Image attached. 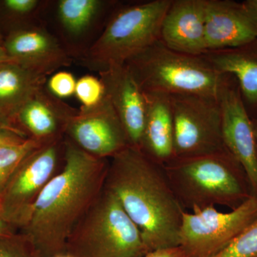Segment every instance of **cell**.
Returning a JSON list of instances; mask_svg holds the SVG:
<instances>
[{
    "label": "cell",
    "instance_id": "1",
    "mask_svg": "<svg viewBox=\"0 0 257 257\" xmlns=\"http://www.w3.org/2000/svg\"><path fill=\"white\" fill-rule=\"evenodd\" d=\"M109 165V159L92 156L64 136L63 165L20 231L40 257L66 253L69 236L104 190Z\"/></svg>",
    "mask_w": 257,
    "mask_h": 257
},
{
    "label": "cell",
    "instance_id": "18",
    "mask_svg": "<svg viewBox=\"0 0 257 257\" xmlns=\"http://www.w3.org/2000/svg\"><path fill=\"white\" fill-rule=\"evenodd\" d=\"M219 73L234 75L243 105L251 119L257 118V38L241 46L209 50L202 55Z\"/></svg>",
    "mask_w": 257,
    "mask_h": 257
},
{
    "label": "cell",
    "instance_id": "5",
    "mask_svg": "<svg viewBox=\"0 0 257 257\" xmlns=\"http://www.w3.org/2000/svg\"><path fill=\"white\" fill-rule=\"evenodd\" d=\"M145 92L216 96L222 74L202 56L171 50L161 40L124 64Z\"/></svg>",
    "mask_w": 257,
    "mask_h": 257
},
{
    "label": "cell",
    "instance_id": "23",
    "mask_svg": "<svg viewBox=\"0 0 257 257\" xmlns=\"http://www.w3.org/2000/svg\"><path fill=\"white\" fill-rule=\"evenodd\" d=\"M75 96L84 107L99 104L105 96V89L101 79L93 75L83 76L77 81Z\"/></svg>",
    "mask_w": 257,
    "mask_h": 257
},
{
    "label": "cell",
    "instance_id": "30",
    "mask_svg": "<svg viewBox=\"0 0 257 257\" xmlns=\"http://www.w3.org/2000/svg\"><path fill=\"white\" fill-rule=\"evenodd\" d=\"M16 233V230L13 229L0 214V236H8Z\"/></svg>",
    "mask_w": 257,
    "mask_h": 257
},
{
    "label": "cell",
    "instance_id": "24",
    "mask_svg": "<svg viewBox=\"0 0 257 257\" xmlns=\"http://www.w3.org/2000/svg\"><path fill=\"white\" fill-rule=\"evenodd\" d=\"M0 257H40L21 233L0 236Z\"/></svg>",
    "mask_w": 257,
    "mask_h": 257
},
{
    "label": "cell",
    "instance_id": "35",
    "mask_svg": "<svg viewBox=\"0 0 257 257\" xmlns=\"http://www.w3.org/2000/svg\"><path fill=\"white\" fill-rule=\"evenodd\" d=\"M3 44H4V42L3 41V37H2V35H0V45L3 46Z\"/></svg>",
    "mask_w": 257,
    "mask_h": 257
},
{
    "label": "cell",
    "instance_id": "26",
    "mask_svg": "<svg viewBox=\"0 0 257 257\" xmlns=\"http://www.w3.org/2000/svg\"><path fill=\"white\" fill-rule=\"evenodd\" d=\"M45 2L39 0H5L3 6L10 14L25 18L35 14L45 6Z\"/></svg>",
    "mask_w": 257,
    "mask_h": 257
},
{
    "label": "cell",
    "instance_id": "16",
    "mask_svg": "<svg viewBox=\"0 0 257 257\" xmlns=\"http://www.w3.org/2000/svg\"><path fill=\"white\" fill-rule=\"evenodd\" d=\"M206 0H172L160 32V40L171 50L193 56L207 52Z\"/></svg>",
    "mask_w": 257,
    "mask_h": 257
},
{
    "label": "cell",
    "instance_id": "29",
    "mask_svg": "<svg viewBox=\"0 0 257 257\" xmlns=\"http://www.w3.org/2000/svg\"><path fill=\"white\" fill-rule=\"evenodd\" d=\"M0 128L14 132V133L23 137V138H28L25 133L20 130L14 120L10 119L8 116H5V114H2V113H0Z\"/></svg>",
    "mask_w": 257,
    "mask_h": 257
},
{
    "label": "cell",
    "instance_id": "13",
    "mask_svg": "<svg viewBox=\"0 0 257 257\" xmlns=\"http://www.w3.org/2000/svg\"><path fill=\"white\" fill-rule=\"evenodd\" d=\"M208 51L241 46L257 38V10L249 0H206Z\"/></svg>",
    "mask_w": 257,
    "mask_h": 257
},
{
    "label": "cell",
    "instance_id": "8",
    "mask_svg": "<svg viewBox=\"0 0 257 257\" xmlns=\"http://www.w3.org/2000/svg\"><path fill=\"white\" fill-rule=\"evenodd\" d=\"M171 100L174 158L202 156L228 150L223 140L221 108L216 96L172 94Z\"/></svg>",
    "mask_w": 257,
    "mask_h": 257
},
{
    "label": "cell",
    "instance_id": "10",
    "mask_svg": "<svg viewBox=\"0 0 257 257\" xmlns=\"http://www.w3.org/2000/svg\"><path fill=\"white\" fill-rule=\"evenodd\" d=\"M221 112L225 146L247 174L257 197V149L252 125L241 99L239 83L232 74L223 73L216 94Z\"/></svg>",
    "mask_w": 257,
    "mask_h": 257
},
{
    "label": "cell",
    "instance_id": "15",
    "mask_svg": "<svg viewBox=\"0 0 257 257\" xmlns=\"http://www.w3.org/2000/svg\"><path fill=\"white\" fill-rule=\"evenodd\" d=\"M99 74L130 147L140 149L146 116L145 93L124 64L111 66Z\"/></svg>",
    "mask_w": 257,
    "mask_h": 257
},
{
    "label": "cell",
    "instance_id": "28",
    "mask_svg": "<svg viewBox=\"0 0 257 257\" xmlns=\"http://www.w3.org/2000/svg\"><path fill=\"white\" fill-rule=\"evenodd\" d=\"M26 139L28 138H23L14 132L0 128V147L9 144L20 143Z\"/></svg>",
    "mask_w": 257,
    "mask_h": 257
},
{
    "label": "cell",
    "instance_id": "11",
    "mask_svg": "<svg viewBox=\"0 0 257 257\" xmlns=\"http://www.w3.org/2000/svg\"><path fill=\"white\" fill-rule=\"evenodd\" d=\"M65 137L97 158L110 159L130 147L127 135L106 93L96 105L81 106L69 121Z\"/></svg>",
    "mask_w": 257,
    "mask_h": 257
},
{
    "label": "cell",
    "instance_id": "25",
    "mask_svg": "<svg viewBox=\"0 0 257 257\" xmlns=\"http://www.w3.org/2000/svg\"><path fill=\"white\" fill-rule=\"evenodd\" d=\"M77 81L73 74L67 71L55 72L47 81V88L51 94L59 99H65L75 93Z\"/></svg>",
    "mask_w": 257,
    "mask_h": 257
},
{
    "label": "cell",
    "instance_id": "7",
    "mask_svg": "<svg viewBox=\"0 0 257 257\" xmlns=\"http://www.w3.org/2000/svg\"><path fill=\"white\" fill-rule=\"evenodd\" d=\"M64 137L44 143L29 154L0 193V214L21 231L31 218L42 191L64 163Z\"/></svg>",
    "mask_w": 257,
    "mask_h": 257
},
{
    "label": "cell",
    "instance_id": "17",
    "mask_svg": "<svg viewBox=\"0 0 257 257\" xmlns=\"http://www.w3.org/2000/svg\"><path fill=\"white\" fill-rule=\"evenodd\" d=\"M77 111L51 94L45 84L20 108L15 121L28 138L47 143L65 136L67 125Z\"/></svg>",
    "mask_w": 257,
    "mask_h": 257
},
{
    "label": "cell",
    "instance_id": "3",
    "mask_svg": "<svg viewBox=\"0 0 257 257\" xmlns=\"http://www.w3.org/2000/svg\"><path fill=\"white\" fill-rule=\"evenodd\" d=\"M164 167L176 197L185 210L216 205L234 210L253 197L246 171L229 150L174 158Z\"/></svg>",
    "mask_w": 257,
    "mask_h": 257
},
{
    "label": "cell",
    "instance_id": "19",
    "mask_svg": "<svg viewBox=\"0 0 257 257\" xmlns=\"http://www.w3.org/2000/svg\"><path fill=\"white\" fill-rule=\"evenodd\" d=\"M146 116L140 150L159 163L174 158V121L171 95L145 92Z\"/></svg>",
    "mask_w": 257,
    "mask_h": 257
},
{
    "label": "cell",
    "instance_id": "22",
    "mask_svg": "<svg viewBox=\"0 0 257 257\" xmlns=\"http://www.w3.org/2000/svg\"><path fill=\"white\" fill-rule=\"evenodd\" d=\"M213 257H257V219Z\"/></svg>",
    "mask_w": 257,
    "mask_h": 257
},
{
    "label": "cell",
    "instance_id": "6",
    "mask_svg": "<svg viewBox=\"0 0 257 257\" xmlns=\"http://www.w3.org/2000/svg\"><path fill=\"white\" fill-rule=\"evenodd\" d=\"M148 252L138 226L104 188L66 246L71 257H143Z\"/></svg>",
    "mask_w": 257,
    "mask_h": 257
},
{
    "label": "cell",
    "instance_id": "31",
    "mask_svg": "<svg viewBox=\"0 0 257 257\" xmlns=\"http://www.w3.org/2000/svg\"><path fill=\"white\" fill-rule=\"evenodd\" d=\"M13 62L9 56L7 54L4 47L0 45V64L5 63V62Z\"/></svg>",
    "mask_w": 257,
    "mask_h": 257
},
{
    "label": "cell",
    "instance_id": "34",
    "mask_svg": "<svg viewBox=\"0 0 257 257\" xmlns=\"http://www.w3.org/2000/svg\"><path fill=\"white\" fill-rule=\"evenodd\" d=\"M53 257H71L69 255L67 254V253H63V254L57 255V256Z\"/></svg>",
    "mask_w": 257,
    "mask_h": 257
},
{
    "label": "cell",
    "instance_id": "27",
    "mask_svg": "<svg viewBox=\"0 0 257 257\" xmlns=\"http://www.w3.org/2000/svg\"><path fill=\"white\" fill-rule=\"evenodd\" d=\"M143 257H187L181 246H173L153 250Z\"/></svg>",
    "mask_w": 257,
    "mask_h": 257
},
{
    "label": "cell",
    "instance_id": "20",
    "mask_svg": "<svg viewBox=\"0 0 257 257\" xmlns=\"http://www.w3.org/2000/svg\"><path fill=\"white\" fill-rule=\"evenodd\" d=\"M47 81V77L32 73L15 62L0 64V113L15 121L20 108Z\"/></svg>",
    "mask_w": 257,
    "mask_h": 257
},
{
    "label": "cell",
    "instance_id": "14",
    "mask_svg": "<svg viewBox=\"0 0 257 257\" xmlns=\"http://www.w3.org/2000/svg\"><path fill=\"white\" fill-rule=\"evenodd\" d=\"M56 20L63 37L62 46L72 58L82 54V43L97 30H104L120 5L107 0H60L56 2Z\"/></svg>",
    "mask_w": 257,
    "mask_h": 257
},
{
    "label": "cell",
    "instance_id": "4",
    "mask_svg": "<svg viewBox=\"0 0 257 257\" xmlns=\"http://www.w3.org/2000/svg\"><path fill=\"white\" fill-rule=\"evenodd\" d=\"M172 2L120 4L101 35L78 60L99 73L111 66L123 65L160 40L162 22Z\"/></svg>",
    "mask_w": 257,
    "mask_h": 257
},
{
    "label": "cell",
    "instance_id": "21",
    "mask_svg": "<svg viewBox=\"0 0 257 257\" xmlns=\"http://www.w3.org/2000/svg\"><path fill=\"white\" fill-rule=\"evenodd\" d=\"M44 143L28 138L20 143L0 147V193L25 157Z\"/></svg>",
    "mask_w": 257,
    "mask_h": 257
},
{
    "label": "cell",
    "instance_id": "33",
    "mask_svg": "<svg viewBox=\"0 0 257 257\" xmlns=\"http://www.w3.org/2000/svg\"><path fill=\"white\" fill-rule=\"evenodd\" d=\"M250 3H251V4L253 5V7H254L257 10V0H249Z\"/></svg>",
    "mask_w": 257,
    "mask_h": 257
},
{
    "label": "cell",
    "instance_id": "32",
    "mask_svg": "<svg viewBox=\"0 0 257 257\" xmlns=\"http://www.w3.org/2000/svg\"><path fill=\"white\" fill-rule=\"evenodd\" d=\"M251 121H252L253 133H254L255 139H256V149H257V118H256V119H251Z\"/></svg>",
    "mask_w": 257,
    "mask_h": 257
},
{
    "label": "cell",
    "instance_id": "9",
    "mask_svg": "<svg viewBox=\"0 0 257 257\" xmlns=\"http://www.w3.org/2000/svg\"><path fill=\"white\" fill-rule=\"evenodd\" d=\"M184 211L179 246L187 257H213L226 248L257 219V197L222 213L215 207Z\"/></svg>",
    "mask_w": 257,
    "mask_h": 257
},
{
    "label": "cell",
    "instance_id": "2",
    "mask_svg": "<svg viewBox=\"0 0 257 257\" xmlns=\"http://www.w3.org/2000/svg\"><path fill=\"white\" fill-rule=\"evenodd\" d=\"M104 189L138 226L149 251L179 246L182 214L164 165L128 147L109 159Z\"/></svg>",
    "mask_w": 257,
    "mask_h": 257
},
{
    "label": "cell",
    "instance_id": "12",
    "mask_svg": "<svg viewBox=\"0 0 257 257\" xmlns=\"http://www.w3.org/2000/svg\"><path fill=\"white\" fill-rule=\"evenodd\" d=\"M3 47L13 62L42 77L69 67L74 60L57 37L42 25L14 30Z\"/></svg>",
    "mask_w": 257,
    "mask_h": 257
}]
</instances>
